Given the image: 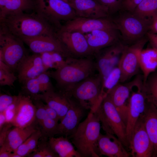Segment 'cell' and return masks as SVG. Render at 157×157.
<instances>
[{
    "instance_id": "6da1fadb",
    "label": "cell",
    "mask_w": 157,
    "mask_h": 157,
    "mask_svg": "<svg viewBox=\"0 0 157 157\" xmlns=\"http://www.w3.org/2000/svg\"><path fill=\"white\" fill-rule=\"evenodd\" d=\"M0 22V26L19 38L56 35L52 26L35 12L9 15Z\"/></svg>"
},
{
    "instance_id": "7a4b0ae2",
    "label": "cell",
    "mask_w": 157,
    "mask_h": 157,
    "mask_svg": "<svg viewBox=\"0 0 157 157\" xmlns=\"http://www.w3.org/2000/svg\"><path fill=\"white\" fill-rule=\"evenodd\" d=\"M96 68L95 62L88 58H67L64 65L49 72L59 91L66 94L75 85L92 76Z\"/></svg>"
},
{
    "instance_id": "3957f363",
    "label": "cell",
    "mask_w": 157,
    "mask_h": 157,
    "mask_svg": "<svg viewBox=\"0 0 157 157\" xmlns=\"http://www.w3.org/2000/svg\"><path fill=\"white\" fill-rule=\"evenodd\" d=\"M101 124L98 117L90 111L74 133L68 138L81 157H99L97 143L101 133Z\"/></svg>"
},
{
    "instance_id": "277c9868",
    "label": "cell",
    "mask_w": 157,
    "mask_h": 157,
    "mask_svg": "<svg viewBox=\"0 0 157 157\" xmlns=\"http://www.w3.org/2000/svg\"><path fill=\"white\" fill-rule=\"evenodd\" d=\"M102 80L98 74L91 76L74 86L66 94L86 110L94 112L105 97L102 93Z\"/></svg>"
},
{
    "instance_id": "5b68a950",
    "label": "cell",
    "mask_w": 157,
    "mask_h": 157,
    "mask_svg": "<svg viewBox=\"0 0 157 157\" xmlns=\"http://www.w3.org/2000/svg\"><path fill=\"white\" fill-rule=\"evenodd\" d=\"M93 112L99 118L106 133L115 135L128 148L126 125L107 95Z\"/></svg>"
},
{
    "instance_id": "8992f818",
    "label": "cell",
    "mask_w": 157,
    "mask_h": 157,
    "mask_svg": "<svg viewBox=\"0 0 157 157\" xmlns=\"http://www.w3.org/2000/svg\"><path fill=\"white\" fill-rule=\"evenodd\" d=\"M34 10L52 26L60 28V22H67L77 17L69 2L63 0H34Z\"/></svg>"
},
{
    "instance_id": "52a82bcc",
    "label": "cell",
    "mask_w": 157,
    "mask_h": 157,
    "mask_svg": "<svg viewBox=\"0 0 157 157\" xmlns=\"http://www.w3.org/2000/svg\"><path fill=\"white\" fill-rule=\"evenodd\" d=\"M113 21L123 39L126 42L135 43L149 31L151 18H142L126 11Z\"/></svg>"
},
{
    "instance_id": "ba28073f",
    "label": "cell",
    "mask_w": 157,
    "mask_h": 157,
    "mask_svg": "<svg viewBox=\"0 0 157 157\" xmlns=\"http://www.w3.org/2000/svg\"><path fill=\"white\" fill-rule=\"evenodd\" d=\"M24 43L20 38L0 26V60L13 71L17 70L21 62L28 55Z\"/></svg>"
},
{
    "instance_id": "9c48e42d",
    "label": "cell",
    "mask_w": 157,
    "mask_h": 157,
    "mask_svg": "<svg viewBox=\"0 0 157 157\" xmlns=\"http://www.w3.org/2000/svg\"><path fill=\"white\" fill-rule=\"evenodd\" d=\"M147 103L142 77L137 76L135 78L128 103L126 126L129 145L133 129L138 119L144 113Z\"/></svg>"
},
{
    "instance_id": "30bf717a",
    "label": "cell",
    "mask_w": 157,
    "mask_h": 157,
    "mask_svg": "<svg viewBox=\"0 0 157 157\" xmlns=\"http://www.w3.org/2000/svg\"><path fill=\"white\" fill-rule=\"evenodd\" d=\"M147 41L144 36L131 46L125 45L118 65L121 72L120 82H125L138 72L140 54Z\"/></svg>"
},
{
    "instance_id": "8fae6325",
    "label": "cell",
    "mask_w": 157,
    "mask_h": 157,
    "mask_svg": "<svg viewBox=\"0 0 157 157\" xmlns=\"http://www.w3.org/2000/svg\"><path fill=\"white\" fill-rule=\"evenodd\" d=\"M143 115L133 129L128 149L133 157H154L153 147L144 126Z\"/></svg>"
},
{
    "instance_id": "7c38bea8",
    "label": "cell",
    "mask_w": 157,
    "mask_h": 157,
    "mask_svg": "<svg viewBox=\"0 0 157 157\" xmlns=\"http://www.w3.org/2000/svg\"><path fill=\"white\" fill-rule=\"evenodd\" d=\"M20 38L34 53L40 54L47 52H56L67 58L70 54L56 35H42Z\"/></svg>"
},
{
    "instance_id": "4fadbf2b",
    "label": "cell",
    "mask_w": 157,
    "mask_h": 157,
    "mask_svg": "<svg viewBox=\"0 0 157 157\" xmlns=\"http://www.w3.org/2000/svg\"><path fill=\"white\" fill-rule=\"evenodd\" d=\"M109 29L117 30L113 20L107 17L94 19L77 17L67 22L60 30L77 31L84 34L96 30Z\"/></svg>"
},
{
    "instance_id": "5bb4252c",
    "label": "cell",
    "mask_w": 157,
    "mask_h": 157,
    "mask_svg": "<svg viewBox=\"0 0 157 157\" xmlns=\"http://www.w3.org/2000/svg\"><path fill=\"white\" fill-rule=\"evenodd\" d=\"M56 35L70 54L86 57L93 54L84 34L77 31L59 30Z\"/></svg>"
},
{
    "instance_id": "9a60e30c",
    "label": "cell",
    "mask_w": 157,
    "mask_h": 157,
    "mask_svg": "<svg viewBox=\"0 0 157 157\" xmlns=\"http://www.w3.org/2000/svg\"><path fill=\"white\" fill-rule=\"evenodd\" d=\"M125 46L117 42L109 47L97 58L95 62V67L102 82L111 71L118 65Z\"/></svg>"
},
{
    "instance_id": "2e32d148",
    "label": "cell",
    "mask_w": 157,
    "mask_h": 157,
    "mask_svg": "<svg viewBox=\"0 0 157 157\" xmlns=\"http://www.w3.org/2000/svg\"><path fill=\"white\" fill-rule=\"evenodd\" d=\"M70 98V107L58 125L56 135L69 137L75 132L86 110L73 99Z\"/></svg>"
},
{
    "instance_id": "e0dca14e",
    "label": "cell",
    "mask_w": 157,
    "mask_h": 157,
    "mask_svg": "<svg viewBox=\"0 0 157 157\" xmlns=\"http://www.w3.org/2000/svg\"><path fill=\"white\" fill-rule=\"evenodd\" d=\"M135 81V78L126 83H119L107 94L126 125L129 101Z\"/></svg>"
},
{
    "instance_id": "ac0fdd59",
    "label": "cell",
    "mask_w": 157,
    "mask_h": 157,
    "mask_svg": "<svg viewBox=\"0 0 157 157\" xmlns=\"http://www.w3.org/2000/svg\"><path fill=\"white\" fill-rule=\"evenodd\" d=\"M16 113L11 124L13 126L24 128L33 124L35 119V107L31 97L19 94Z\"/></svg>"
},
{
    "instance_id": "d6986e66",
    "label": "cell",
    "mask_w": 157,
    "mask_h": 157,
    "mask_svg": "<svg viewBox=\"0 0 157 157\" xmlns=\"http://www.w3.org/2000/svg\"><path fill=\"white\" fill-rule=\"evenodd\" d=\"M98 155L108 157H129V152L120 140L115 135L100 133L97 143Z\"/></svg>"
},
{
    "instance_id": "ffe728a7",
    "label": "cell",
    "mask_w": 157,
    "mask_h": 157,
    "mask_svg": "<svg viewBox=\"0 0 157 157\" xmlns=\"http://www.w3.org/2000/svg\"><path fill=\"white\" fill-rule=\"evenodd\" d=\"M17 78L23 84L27 80L37 77L47 69L44 66L40 54L28 55L21 62L16 70Z\"/></svg>"
},
{
    "instance_id": "44dd1931",
    "label": "cell",
    "mask_w": 157,
    "mask_h": 157,
    "mask_svg": "<svg viewBox=\"0 0 157 157\" xmlns=\"http://www.w3.org/2000/svg\"><path fill=\"white\" fill-rule=\"evenodd\" d=\"M69 3L77 17L97 19L107 17L110 14L106 7L95 0H72Z\"/></svg>"
},
{
    "instance_id": "7402d4cb",
    "label": "cell",
    "mask_w": 157,
    "mask_h": 157,
    "mask_svg": "<svg viewBox=\"0 0 157 157\" xmlns=\"http://www.w3.org/2000/svg\"><path fill=\"white\" fill-rule=\"evenodd\" d=\"M117 30L116 29L96 30L88 33L85 36L93 53H97L101 49L117 43L118 38Z\"/></svg>"
},
{
    "instance_id": "603a6c76",
    "label": "cell",
    "mask_w": 157,
    "mask_h": 157,
    "mask_svg": "<svg viewBox=\"0 0 157 157\" xmlns=\"http://www.w3.org/2000/svg\"><path fill=\"white\" fill-rule=\"evenodd\" d=\"M35 122L31 125L22 128L15 127L8 131L0 150L13 152L31 135L39 130Z\"/></svg>"
},
{
    "instance_id": "cb8c5ba5",
    "label": "cell",
    "mask_w": 157,
    "mask_h": 157,
    "mask_svg": "<svg viewBox=\"0 0 157 157\" xmlns=\"http://www.w3.org/2000/svg\"><path fill=\"white\" fill-rule=\"evenodd\" d=\"M32 99H38L44 102L58 113L60 121L64 116L70 105V98L54 88L40 93Z\"/></svg>"
},
{
    "instance_id": "d4e9b609",
    "label": "cell",
    "mask_w": 157,
    "mask_h": 157,
    "mask_svg": "<svg viewBox=\"0 0 157 157\" xmlns=\"http://www.w3.org/2000/svg\"><path fill=\"white\" fill-rule=\"evenodd\" d=\"M143 117L144 126L153 147L154 157L156 156L157 108L148 101L147 107L143 115Z\"/></svg>"
},
{
    "instance_id": "484cf974",
    "label": "cell",
    "mask_w": 157,
    "mask_h": 157,
    "mask_svg": "<svg viewBox=\"0 0 157 157\" xmlns=\"http://www.w3.org/2000/svg\"><path fill=\"white\" fill-rule=\"evenodd\" d=\"M34 8V0H0V20L8 16Z\"/></svg>"
},
{
    "instance_id": "4316f807",
    "label": "cell",
    "mask_w": 157,
    "mask_h": 157,
    "mask_svg": "<svg viewBox=\"0 0 157 157\" xmlns=\"http://www.w3.org/2000/svg\"><path fill=\"white\" fill-rule=\"evenodd\" d=\"M69 138L63 136L50 138L49 144L59 157H81Z\"/></svg>"
},
{
    "instance_id": "83f0119b",
    "label": "cell",
    "mask_w": 157,
    "mask_h": 157,
    "mask_svg": "<svg viewBox=\"0 0 157 157\" xmlns=\"http://www.w3.org/2000/svg\"><path fill=\"white\" fill-rule=\"evenodd\" d=\"M139 63L144 83L149 76L157 68V49L152 47L143 49L140 54Z\"/></svg>"
},
{
    "instance_id": "f1b7e54d",
    "label": "cell",
    "mask_w": 157,
    "mask_h": 157,
    "mask_svg": "<svg viewBox=\"0 0 157 157\" xmlns=\"http://www.w3.org/2000/svg\"><path fill=\"white\" fill-rule=\"evenodd\" d=\"M41 136V132L40 129L38 130L31 135L13 152L18 154L21 157L27 156L35 150Z\"/></svg>"
},
{
    "instance_id": "f546056e",
    "label": "cell",
    "mask_w": 157,
    "mask_h": 157,
    "mask_svg": "<svg viewBox=\"0 0 157 157\" xmlns=\"http://www.w3.org/2000/svg\"><path fill=\"white\" fill-rule=\"evenodd\" d=\"M43 64L48 70L52 68L57 69L67 62V58L61 54L56 52H47L40 54Z\"/></svg>"
},
{
    "instance_id": "4dcf8cb0",
    "label": "cell",
    "mask_w": 157,
    "mask_h": 157,
    "mask_svg": "<svg viewBox=\"0 0 157 157\" xmlns=\"http://www.w3.org/2000/svg\"><path fill=\"white\" fill-rule=\"evenodd\" d=\"M133 13L142 18H151L157 15V0H143Z\"/></svg>"
},
{
    "instance_id": "1f68e13d",
    "label": "cell",
    "mask_w": 157,
    "mask_h": 157,
    "mask_svg": "<svg viewBox=\"0 0 157 157\" xmlns=\"http://www.w3.org/2000/svg\"><path fill=\"white\" fill-rule=\"evenodd\" d=\"M144 84L147 100L157 108V73L151 74Z\"/></svg>"
},
{
    "instance_id": "d6a6232c",
    "label": "cell",
    "mask_w": 157,
    "mask_h": 157,
    "mask_svg": "<svg viewBox=\"0 0 157 157\" xmlns=\"http://www.w3.org/2000/svg\"><path fill=\"white\" fill-rule=\"evenodd\" d=\"M121 77V70L118 65L111 71L102 82V91L104 96H106L120 82Z\"/></svg>"
},
{
    "instance_id": "836d02e7",
    "label": "cell",
    "mask_w": 157,
    "mask_h": 157,
    "mask_svg": "<svg viewBox=\"0 0 157 157\" xmlns=\"http://www.w3.org/2000/svg\"><path fill=\"white\" fill-rule=\"evenodd\" d=\"M58 123L57 121L46 118L39 126L41 133L40 140L48 141L49 138L56 135Z\"/></svg>"
},
{
    "instance_id": "e575fe53",
    "label": "cell",
    "mask_w": 157,
    "mask_h": 157,
    "mask_svg": "<svg viewBox=\"0 0 157 157\" xmlns=\"http://www.w3.org/2000/svg\"><path fill=\"white\" fill-rule=\"evenodd\" d=\"M37 147L34 152L29 154V157H58L49 145L48 140H40Z\"/></svg>"
},
{
    "instance_id": "d590c367",
    "label": "cell",
    "mask_w": 157,
    "mask_h": 157,
    "mask_svg": "<svg viewBox=\"0 0 157 157\" xmlns=\"http://www.w3.org/2000/svg\"><path fill=\"white\" fill-rule=\"evenodd\" d=\"M23 84L27 95L30 96L31 98L35 97L41 93L37 77L28 80Z\"/></svg>"
},
{
    "instance_id": "8d00e7d4",
    "label": "cell",
    "mask_w": 157,
    "mask_h": 157,
    "mask_svg": "<svg viewBox=\"0 0 157 157\" xmlns=\"http://www.w3.org/2000/svg\"><path fill=\"white\" fill-rule=\"evenodd\" d=\"M32 99V98H31ZM36 109L35 122L39 126L42 122L48 117L43 101L38 99H32Z\"/></svg>"
},
{
    "instance_id": "74e56055",
    "label": "cell",
    "mask_w": 157,
    "mask_h": 157,
    "mask_svg": "<svg viewBox=\"0 0 157 157\" xmlns=\"http://www.w3.org/2000/svg\"><path fill=\"white\" fill-rule=\"evenodd\" d=\"M49 72H44L37 77L41 93L44 92L49 90L53 88L51 81Z\"/></svg>"
},
{
    "instance_id": "f35d334b",
    "label": "cell",
    "mask_w": 157,
    "mask_h": 157,
    "mask_svg": "<svg viewBox=\"0 0 157 157\" xmlns=\"http://www.w3.org/2000/svg\"><path fill=\"white\" fill-rule=\"evenodd\" d=\"M17 78L12 72L0 69V85L12 86Z\"/></svg>"
},
{
    "instance_id": "ab89813d",
    "label": "cell",
    "mask_w": 157,
    "mask_h": 157,
    "mask_svg": "<svg viewBox=\"0 0 157 157\" xmlns=\"http://www.w3.org/2000/svg\"><path fill=\"white\" fill-rule=\"evenodd\" d=\"M106 7L109 13H113L119 10L122 7L124 0H95Z\"/></svg>"
},
{
    "instance_id": "60d3db41",
    "label": "cell",
    "mask_w": 157,
    "mask_h": 157,
    "mask_svg": "<svg viewBox=\"0 0 157 157\" xmlns=\"http://www.w3.org/2000/svg\"><path fill=\"white\" fill-rule=\"evenodd\" d=\"M18 95H11L6 94H0V113L3 112L10 105L17 99Z\"/></svg>"
},
{
    "instance_id": "b9f144b4",
    "label": "cell",
    "mask_w": 157,
    "mask_h": 157,
    "mask_svg": "<svg viewBox=\"0 0 157 157\" xmlns=\"http://www.w3.org/2000/svg\"><path fill=\"white\" fill-rule=\"evenodd\" d=\"M17 100L8 106L3 112L6 118V123H11L15 116L17 108L19 95Z\"/></svg>"
},
{
    "instance_id": "7bdbcfd3",
    "label": "cell",
    "mask_w": 157,
    "mask_h": 157,
    "mask_svg": "<svg viewBox=\"0 0 157 157\" xmlns=\"http://www.w3.org/2000/svg\"><path fill=\"white\" fill-rule=\"evenodd\" d=\"M143 0H124L122 7L126 11L133 13Z\"/></svg>"
},
{
    "instance_id": "ee69618b",
    "label": "cell",
    "mask_w": 157,
    "mask_h": 157,
    "mask_svg": "<svg viewBox=\"0 0 157 157\" xmlns=\"http://www.w3.org/2000/svg\"><path fill=\"white\" fill-rule=\"evenodd\" d=\"M13 125L11 123H6L0 130V146L3 144L9 131Z\"/></svg>"
},
{
    "instance_id": "f6af8a7d",
    "label": "cell",
    "mask_w": 157,
    "mask_h": 157,
    "mask_svg": "<svg viewBox=\"0 0 157 157\" xmlns=\"http://www.w3.org/2000/svg\"><path fill=\"white\" fill-rule=\"evenodd\" d=\"M44 106L48 117L58 122L60 121V119L59 116L54 110L46 104H45Z\"/></svg>"
},
{
    "instance_id": "bcb514c9",
    "label": "cell",
    "mask_w": 157,
    "mask_h": 157,
    "mask_svg": "<svg viewBox=\"0 0 157 157\" xmlns=\"http://www.w3.org/2000/svg\"><path fill=\"white\" fill-rule=\"evenodd\" d=\"M146 36L152 47L157 49V34L148 32Z\"/></svg>"
},
{
    "instance_id": "7dc6e473",
    "label": "cell",
    "mask_w": 157,
    "mask_h": 157,
    "mask_svg": "<svg viewBox=\"0 0 157 157\" xmlns=\"http://www.w3.org/2000/svg\"><path fill=\"white\" fill-rule=\"evenodd\" d=\"M149 32L157 34V15L151 18V22Z\"/></svg>"
},
{
    "instance_id": "c3c4849f",
    "label": "cell",
    "mask_w": 157,
    "mask_h": 157,
    "mask_svg": "<svg viewBox=\"0 0 157 157\" xmlns=\"http://www.w3.org/2000/svg\"><path fill=\"white\" fill-rule=\"evenodd\" d=\"M0 69L5 71L13 72L10 67L1 60H0Z\"/></svg>"
},
{
    "instance_id": "681fc988",
    "label": "cell",
    "mask_w": 157,
    "mask_h": 157,
    "mask_svg": "<svg viewBox=\"0 0 157 157\" xmlns=\"http://www.w3.org/2000/svg\"><path fill=\"white\" fill-rule=\"evenodd\" d=\"M6 123V118L4 112L0 113V130Z\"/></svg>"
},
{
    "instance_id": "f907efd6",
    "label": "cell",
    "mask_w": 157,
    "mask_h": 157,
    "mask_svg": "<svg viewBox=\"0 0 157 157\" xmlns=\"http://www.w3.org/2000/svg\"><path fill=\"white\" fill-rule=\"evenodd\" d=\"M12 152L4 150H0V157H10Z\"/></svg>"
},
{
    "instance_id": "816d5d0a",
    "label": "cell",
    "mask_w": 157,
    "mask_h": 157,
    "mask_svg": "<svg viewBox=\"0 0 157 157\" xmlns=\"http://www.w3.org/2000/svg\"><path fill=\"white\" fill-rule=\"evenodd\" d=\"M68 2H70L72 0H66Z\"/></svg>"
},
{
    "instance_id": "f5cc1de1",
    "label": "cell",
    "mask_w": 157,
    "mask_h": 157,
    "mask_svg": "<svg viewBox=\"0 0 157 157\" xmlns=\"http://www.w3.org/2000/svg\"><path fill=\"white\" fill-rule=\"evenodd\" d=\"M64 0V1H66V2H67L66 0Z\"/></svg>"
},
{
    "instance_id": "db71d44e",
    "label": "cell",
    "mask_w": 157,
    "mask_h": 157,
    "mask_svg": "<svg viewBox=\"0 0 157 157\" xmlns=\"http://www.w3.org/2000/svg\"></svg>"
}]
</instances>
